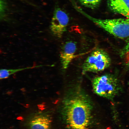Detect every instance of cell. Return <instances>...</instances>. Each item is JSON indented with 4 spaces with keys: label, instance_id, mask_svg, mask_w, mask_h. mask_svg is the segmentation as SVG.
I'll list each match as a JSON object with an SVG mask.
<instances>
[{
    "label": "cell",
    "instance_id": "cell-3",
    "mask_svg": "<svg viewBox=\"0 0 129 129\" xmlns=\"http://www.w3.org/2000/svg\"><path fill=\"white\" fill-rule=\"evenodd\" d=\"M92 85L95 94L109 99L113 98L118 93L121 88L118 78L110 74L95 77L92 81Z\"/></svg>",
    "mask_w": 129,
    "mask_h": 129
},
{
    "label": "cell",
    "instance_id": "cell-6",
    "mask_svg": "<svg viewBox=\"0 0 129 129\" xmlns=\"http://www.w3.org/2000/svg\"><path fill=\"white\" fill-rule=\"evenodd\" d=\"M27 122L29 129H50L51 120L45 112H39L31 115Z\"/></svg>",
    "mask_w": 129,
    "mask_h": 129
},
{
    "label": "cell",
    "instance_id": "cell-1",
    "mask_svg": "<svg viewBox=\"0 0 129 129\" xmlns=\"http://www.w3.org/2000/svg\"><path fill=\"white\" fill-rule=\"evenodd\" d=\"M92 106L88 97L76 93L64 101L63 114L69 129H88Z\"/></svg>",
    "mask_w": 129,
    "mask_h": 129
},
{
    "label": "cell",
    "instance_id": "cell-2",
    "mask_svg": "<svg viewBox=\"0 0 129 129\" xmlns=\"http://www.w3.org/2000/svg\"><path fill=\"white\" fill-rule=\"evenodd\" d=\"M78 11L110 34L121 39L129 38V19H102L93 17L79 8Z\"/></svg>",
    "mask_w": 129,
    "mask_h": 129
},
{
    "label": "cell",
    "instance_id": "cell-11",
    "mask_svg": "<svg viewBox=\"0 0 129 129\" xmlns=\"http://www.w3.org/2000/svg\"><path fill=\"white\" fill-rule=\"evenodd\" d=\"M80 3L85 7L92 9L97 8L101 0H78Z\"/></svg>",
    "mask_w": 129,
    "mask_h": 129
},
{
    "label": "cell",
    "instance_id": "cell-12",
    "mask_svg": "<svg viewBox=\"0 0 129 129\" xmlns=\"http://www.w3.org/2000/svg\"><path fill=\"white\" fill-rule=\"evenodd\" d=\"M7 3L5 0H0V19L2 20L5 16L7 9Z\"/></svg>",
    "mask_w": 129,
    "mask_h": 129
},
{
    "label": "cell",
    "instance_id": "cell-9",
    "mask_svg": "<svg viewBox=\"0 0 129 129\" xmlns=\"http://www.w3.org/2000/svg\"><path fill=\"white\" fill-rule=\"evenodd\" d=\"M42 66V65H40L15 69H1L0 70V78L1 79L6 78L11 75L18 72L26 69L40 67Z\"/></svg>",
    "mask_w": 129,
    "mask_h": 129
},
{
    "label": "cell",
    "instance_id": "cell-7",
    "mask_svg": "<svg viewBox=\"0 0 129 129\" xmlns=\"http://www.w3.org/2000/svg\"><path fill=\"white\" fill-rule=\"evenodd\" d=\"M73 41L66 42L62 47L60 52V58L62 68L66 69L75 56L77 47Z\"/></svg>",
    "mask_w": 129,
    "mask_h": 129
},
{
    "label": "cell",
    "instance_id": "cell-4",
    "mask_svg": "<svg viewBox=\"0 0 129 129\" xmlns=\"http://www.w3.org/2000/svg\"><path fill=\"white\" fill-rule=\"evenodd\" d=\"M111 59L108 53L101 49L92 52L82 65V72H98L103 71L111 64Z\"/></svg>",
    "mask_w": 129,
    "mask_h": 129
},
{
    "label": "cell",
    "instance_id": "cell-8",
    "mask_svg": "<svg viewBox=\"0 0 129 129\" xmlns=\"http://www.w3.org/2000/svg\"><path fill=\"white\" fill-rule=\"evenodd\" d=\"M107 1L112 11L129 19V0H107Z\"/></svg>",
    "mask_w": 129,
    "mask_h": 129
},
{
    "label": "cell",
    "instance_id": "cell-10",
    "mask_svg": "<svg viewBox=\"0 0 129 129\" xmlns=\"http://www.w3.org/2000/svg\"><path fill=\"white\" fill-rule=\"evenodd\" d=\"M126 40V44L121 51V56L125 65L129 68V38Z\"/></svg>",
    "mask_w": 129,
    "mask_h": 129
},
{
    "label": "cell",
    "instance_id": "cell-5",
    "mask_svg": "<svg viewBox=\"0 0 129 129\" xmlns=\"http://www.w3.org/2000/svg\"><path fill=\"white\" fill-rule=\"evenodd\" d=\"M69 21L67 13L60 8L54 10L50 25V29L53 34L58 38H61L66 30Z\"/></svg>",
    "mask_w": 129,
    "mask_h": 129
}]
</instances>
